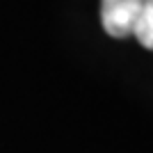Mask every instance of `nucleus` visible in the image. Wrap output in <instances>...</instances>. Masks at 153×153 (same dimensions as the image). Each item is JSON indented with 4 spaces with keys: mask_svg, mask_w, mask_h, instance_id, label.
<instances>
[{
    "mask_svg": "<svg viewBox=\"0 0 153 153\" xmlns=\"http://www.w3.org/2000/svg\"><path fill=\"white\" fill-rule=\"evenodd\" d=\"M144 0H101V21L103 30L110 37L123 39L133 34L137 14Z\"/></svg>",
    "mask_w": 153,
    "mask_h": 153,
    "instance_id": "obj_1",
    "label": "nucleus"
},
{
    "mask_svg": "<svg viewBox=\"0 0 153 153\" xmlns=\"http://www.w3.org/2000/svg\"><path fill=\"white\" fill-rule=\"evenodd\" d=\"M133 34L137 37L144 48L153 51V0H144L142 2V9L137 14V21H135Z\"/></svg>",
    "mask_w": 153,
    "mask_h": 153,
    "instance_id": "obj_2",
    "label": "nucleus"
}]
</instances>
